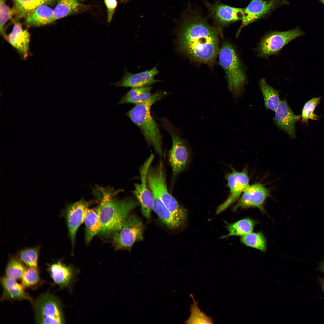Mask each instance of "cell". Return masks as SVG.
Listing matches in <instances>:
<instances>
[{"instance_id":"1","label":"cell","mask_w":324,"mask_h":324,"mask_svg":"<svg viewBox=\"0 0 324 324\" xmlns=\"http://www.w3.org/2000/svg\"><path fill=\"white\" fill-rule=\"evenodd\" d=\"M222 31V28L210 25L200 13L190 8L177 31L178 50L190 60L212 65L218 54Z\"/></svg>"},{"instance_id":"2","label":"cell","mask_w":324,"mask_h":324,"mask_svg":"<svg viewBox=\"0 0 324 324\" xmlns=\"http://www.w3.org/2000/svg\"><path fill=\"white\" fill-rule=\"evenodd\" d=\"M97 188L100 194V203L97 207L101 225L99 234L111 238L121 228L129 213L140 204L131 198H114L118 192L114 190Z\"/></svg>"},{"instance_id":"3","label":"cell","mask_w":324,"mask_h":324,"mask_svg":"<svg viewBox=\"0 0 324 324\" xmlns=\"http://www.w3.org/2000/svg\"><path fill=\"white\" fill-rule=\"evenodd\" d=\"M166 94L163 92H157L146 101L136 104L126 114L140 128L148 145L152 146L160 157L163 155L162 136L158 125L151 114L150 109L153 104Z\"/></svg>"},{"instance_id":"4","label":"cell","mask_w":324,"mask_h":324,"mask_svg":"<svg viewBox=\"0 0 324 324\" xmlns=\"http://www.w3.org/2000/svg\"><path fill=\"white\" fill-rule=\"evenodd\" d=\"M163 161L160 160L154 166H150L147 174L148 185L152 193L156 194L172 215L182 225L187 218L184 208L169 192Z\"/></svg>"},{"instance_id":"5","label":"cell","mask_w":324,"mask_h":324,"mask_svg":"<svg viewBox=\"0 0 324 324\" xmlns=\"http://www.w3.org/2000/svg\"><path fill=\"white\" fill-rule=\"evenodd\" d=\"M219 62L226 74L228 88L235 98L241 96L246 82V77L242 63L231 44L225 41L218 52Z\"/></svg>"},{"instance_id":"6","label":"cell","mask_w":324,"mask_h":324,"mask_svg":"<svg viewBox=\"0 0 324 324\" xmlns=\"http://www.w3.org/2000/svg\"><path fill=\"white\" fill-rule=\"evenodd\" d=\"M160 120L164 128L170 135L172 146L168 152V160L174 181L179 174L187 168L189 160V150L186 141L181 137L180 131L166 118Z\"/></svg>"},{"instance_id":"7","label":"cell","mask_w":324,"mask_h":324,"mask_svg":"<svg viewBox=\"0 0 324 324\" xmlns=\"http://www.w3.org/2000/svg\"><path fill=\"white\" fill-rule=\"evenodd\" d=\"M35 321L38 324L65 323L63 306L59 298L47 291L40 294L32 306Z\"/></svg>"},{"instance_id":"8","label":"cell","mask_w":324,"mask_h":324,"mask_svg":"<svg viewBox=\"0 0 324 324\" xmlns=\"http://www.w3.org/2000/svg\"><path fill=\"white\" fill-rule=\"evenodd\" d=\"M144 230V225L137 216L129 214L121 228L111 237L115 250L130 251L135 242L143 239Z\"/></svg>"},{"instance_id":"9","label":"cell","mask_w":324,"mask_h":324,"mask_svg":"<svg viewBox=\"0 0 324 324\" xmlns=\"http://www.w3.org/2000/svg\"><path fill=\"white\" fill-rule=\"evenodd\" d=\"M304 34L298 27L286 31L270 32L260 40L258 47L259 54L264 57L276 54L291 41Z\"/></svg>"},{"instance_id":"10","label":"cell","mask_w":324,"mask_h":324,"mask_svg":"<svg viewBox=\"0 0 324 324\" xmlns=\"http://www.w3.org/2000/svg\"><path fill=\"white\" fill-rule=\"evenodd\" d=\"M154 158L153 154H151L140 168L141 182L135 184L134 189L132 191L141 206L142 214L147 219L150 218L153 208L154 199L148 185L147 174Z\"/></svg>"},{"instance_id":"11","label":"cell","mask_w":324,"mask_h":324,"mask_svg":"<svg viewBox=\"0 0 324 324\" xmlns=\"http://www.w3.org/2000/svg\"><path fill=\"white\" fill-rule=\"evenodd\" d=\"M288 3L286 0H251L244 9L241 24L236 37L238 36L244 27L264 17L278 8Z\"/></svg>"},{"instance_id":"12","label":"cell","mask_w":324,"mask_h":324,"mask_svg":"<svg viewBox=\"0 0 324 324\" xmlns=\"http://www.w3.org/2000/svg\"><path fill=\"white\" fill-rule=\"evenodd\" d=\"M225 177L230 189V194L226 201L218 207L216 214L222 212L237 200L249 186V179L246 167L241 172L232 168L231 172L226 173Z\"/></svg>"},{"instance_id":"13","label":"cell","mask_w":324,"mask_h":324,"mask_svg":"<svg viewBox=\"0 0 324 324\" xmlns=\"http://www.w3.org/2000/svg\"><path fill=\"white\" fill-rule=\"evenodd\" d=\"M208 12L209 16L215 26L222 28L241 20L244 9L231 7L217 0L214 3L206 1L204 2Z\"/></svg>"},{"instance_id":"14","label":"cell","mask_w":324,"mask_h":324,"mask_svg":"<svg viewBox=\"0 0 324 324\" xmlns=\"http://www.w3.org/2000/svg\"><path fill=\"white\" fill-rule=\"evenodd\" d=\"M90 203L84 199H81L72 204H68L64 211L69 237L71 242L72 250L75 243L77 231L84 219L89 209Z\"/></svg>"},{"instance_id":"15","label":"cell","mask_w":324,"mask_h":324,"mask_svg":"<svg viewBox=\"0 0 324 324\" xmlns=\"http://www.w3.org/2000/svg\"><path fill=\"white\" fill-rule=\"evenodd\" d=\"M269 195V190L263 184L256 183L249 185L233 208L234 211L239 208H256L262 210L265 202Z\"/></svg>"},{"instance_id":"16","label":"cell","mask_w":324,"mask_h":324,"mask_svg":"<svg viewBox=\"0 0 324 324\" xmlns=\"http://www.w3.org/2000/svg\"><path fill=\"white\" fill-rule=\"evenodd\" d=\"M124 71V75L121 79L117 82L111 83V85H114L116 87L133 88L149 86L161 81L154 78L160 72L157 69V66L150 70L136 74L129 72L125 68Z\"/></svg>"},{"instance_id":"17","label":"cell","mask_w":324,"mask_h":324,"mask_svg":"<svg viewBox=\"0 0 324 324\" xmlns=\"http://www.w3.org/2000/svg\"><path fill=\"white\" fill-rule=\"evenodd\" d=\"M274 122L280 130L286 132L291 138L296 136L295 125L300 116L294 114L286 99L280 101L275 111Z\"/></svg>"},{"instance_id":"18","label":"cell","mask_w":324,"mask_h":324,"mask_svg":"<svg viewBox=\"0 0 324 324\" xmlns=\"http://www.w3.org/2000/svg\"><path fill=\"white\" fill-rule=\"evenodd\" d=\"M47 271L53 281L52 284L58 286L60 289L70 288L76 274L73 266H66L61 260L48 264Z\"/></svg>"},{"instance_id":"19","label":"cell","mask_w":324,"mask_h":324,"mask_svg":"<svg viewBox=\"0 0 324 324\" xmlns=\"http://www.w3.org/2000/svg\"><path fill=\"white\" fill-rule=\"evenodd\" d=\"M16 280L9 278L5 275L0 278V283L3 290L0 302L5 300L14 301L27 300L33 306L34 299L25 290V288Z\"/></svg>"},{"instance_id":"20","label":"cell","mask_w":324,"mask_h":324,"mask_svg":"<svg viewBox=\"0 0 324 324\" xmlns=\"http://www.w3.org/2000/svg\"><path fill=\"white\" fill-rule=\"evenodd\" d=\"M6 40L18 51L23 58L28 55L30 35L19 22H15L11 32L4 36Z\"/></svg>"},{"instance_id":"21","label":"cell","mask_w":324,"mask_h":324,"mask_svg":"<svg viewBox=\"0 0 324 324\" xmlns=\"http://www.w3.org/2000/svg\"><path fill=\"white\" fill-rule=\"evenodd\" d=\"M55 21L53 10L46 5H40L26 16L27 25L31 26H40L48 25Z\"/></svg>"},{"instance_id":"22","label":"cell","mask_w":324,"mask_h":324,"mask_svg":"<svg viewBox=\"0 0 324 324\" xmlns=\"http://www.w3.org/2000/svg\"><path fill=\"white\" fill-rule=\"evenodd\" d=\"M84 222L85 226V241L88 244L96 235L99 234L101 231V225L97 207L88 209Z\"/></svg>"},{"instance_id":"23","label":"cell","mask_w":324,"mask_h":324,"mask_svg":"<svg viewBox=\"0 0 324 324\" xmlns=\"http://www.w3.org/2000/svg\"><path fill=\"white\" fill-rule=\"evenodd\" d=\"M152 193L154 199L153 209L162 221L169 228L174 229L181 225L164 204L160 198Z\"/></svg>"},{"instance_id":"24","label":"cell","mask_w":324,"mask_h":324,"mask_svg":"<svg viewBox=\"0 0 324 324\" xmlns=\"http://www.w3.org/2000/svg\"><path fill=\"white\" fill-rule=\"evenodd\" d=\"M151 89V87L149 86L132 88L121 98L117 105L142 103L150 98Z\"/></svg>"},{"instance_id":"25","label":"cell","mask_w":324,"mask_h":324,"mask_svg":"<svg viewBox=\"0 0 324 324\" xmlns=\"http://www.w3.org/2000/svg\"><path fill=\"white\" fill-rule=\"evenodd\" d=\"M259 86L266 108L275 111L280 101L279 91L268 84L264 78L260 80Z\"/></svg>"},{"instance_id":"26","label":"cell","mask_w":324,"mask_h":324,"mask_svg":"<svg viewBox=\"0 0 324 324\" xmlns=\"http://www.w3.org/2000/svg\"><path fill=\"white\" fill-rule=\"evenodd\" d=\"M82 6L79 0H58L53 10L55 21L77 12Z\"/></svg>"},{"instance_id":"27","label":"cell","mask_w":324,"mask_h":324,"mask_svg":"<svg viewBox=\"0 0 324 324\" xmlns=\"http://www.w3.org/2000/svg\"><path fill=\"white\" fill-rule=\"evenodd\" d=\"M14 2L15 10L17 17L22 18L26 17L29 13L38 6L50 4L55 0H12Z\"/></svg>"},{"instance_id":"28","label":"cell","mask_w":324,"mask_h":324,"mask_svg":"<svg viewBox=\"0 0 324 324\" xmlns=\"http://www.w3.org/2000/svg\"><path fill=\"white\" fill-rule=\"evenodd\" d=\"M254 226V221L251 219L244 218L227 226L228 233L222 237L225 238L231 236H243L252 232Z\"/></svg>"},{"instance_id":"29","label":"cell","mask_w":324,"mask_h":324,"mask_svg":"<svg viewBox=\"0 0 324 324\" xmlns=\"http://www.w3.org/2000/svg\"><path fill=\"white\" fill-rule=\"evenodd\" d=\"M21 279V284L25 289L33 290L38 288L45 281L41 278L38 268L27 267Z\"/></svg>"},{"instance_id":"30","label":"cell","mask_w":324,"mask_h":324,"mask_svg":"<svg viewBox=\"0 0 324 324\" xmlns=\"http://www.w3.org/2000/svg\"><path fill=\"white\" fill-rule=\"evenodd\" d=\"M193 299V304L189 309L190 314L189 318L184 322L185 324H213V320L211 316H207L202 311L198 305V302L195 300L193 295H190Z\"/></svg>"},{"instance_id":"31","label":"cell","mask_w":324,"mask_h":324,"mask_svg":"<svg viewBox=\"0 0 324 324\" xmlns=\"http://www.w3.org/2000/svg\"><path fill=\"white\" fill-rule=\"evenodd\" d=\"M40 247L26 248L20 251L16 256L28 268H38Z\"/></svg>"},{"instance_id":"32","label":"cell","mask_w":324,"mask_h":324,"mask_svg":"<svg viewBox=\"0 0 324 324\" xmlns=\"http://www.w3.org/2000/svg\"><path fill=\"white\" fill-rule=\"evenodd\" d=\"M26 268L25 264L16 256L11 257L6 266L5 275L16 280L20 279Z\"/></svg>"},{"instance_id":"33","label":"cell","mask_w":324,"mask_h":324,"mask_svg":"<svg viewBox=\"0 0 324 324\" xmlns=\"http://www.w3.org/2000/svg\"><path fill=\"white\" fill-rule=\"evenodd\" d=\"M241 241L246 245L261 251L266 250V240L261 233L251 232L242 236Z\"/></svg>"},{"instance_id":"34","label":"cell","mask_w":324,"mask_h":324,"mask_svg":"<svg viewBox=\"0 0 324 324\" xmlns=\"http://www.w3.org/2000/svg\"><path fill=\"white\" fill-rule=\"evenodd\" d=\"M320 97L314 98L307 102L304 105L302 111V122L307 124L309 119L316 120L319 117L314 111L320 101Z\"/></svg>"},{"instance_id":"35","label":"cell","mask_w":324,"mask_h":324,"mask_svg":"<svg viewBox=\"0 0 324 324\" xmlns=\"http://www.w3.org/2000/svg\"><path fill=\"white\" fill-rule=\"evenodd\" d=\"M15 14L16 11L14 9L9 7L4 0H0V31L3 36L5 34L4 26Z\"/></svg>"},{"instance_id":"36","label":"cell","mask_w":324,"mask_h":324,"mask_svg":"<svg viewBox=\"0 0 324 324\" xmlns=\"http://www.w3.org/2000/svg\"><path fill=\"white\" fill-rule=\"evenodd\" d=\"M107 11V21L110 22L113 17L117 5V0H104Z\"/></svg>"},{"instance_id":"37","label":"cell","mask_w":324,"mask_h":324,"mask_svg":"<svg viewBox=\"0 0 324 324\" xmlns=\"http://www.w3.org/2000/svg\"><path fill=\"white\" fill-rule=\"evenodd\" d=\"M320 268L324 274V263H322L320 265Z\"/></svg>"},{"instance_id":"38","label":"cell","mask_w":324,"mask_h":324,"mask_svg":"<svg viewBox=\"0 0 324 324\" xmlns=\"http://www.w3.org/2000/svg\"><path fill=\"white\" fill-rule=\"evenodd\" d=\"M324 4V0H318Z\"/></svg>"}]
</instances>
